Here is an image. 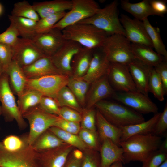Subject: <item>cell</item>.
<instances>
[{"label": "cell", "mask_w": 167, "mask_h": 167, "mask_svg": "<svg viewBox=\"0 0 167 167\" xmlns=\"http://www.w3.org/2000/svg\"><path fill=\"white\" fill-rule=\"evenodd\" d=\"M59 116L66 120L80 123L81 119V113L74 109L66 106L60 107Z\"/></svg>", "instance_id": "obj_50"}, {"label": "cell", "mask_w": 167, "mask_h": 167, "mask_svg": "<svg viewBox=\"0 0 167 167\" xmlns=\"http://www.w3.org/2000/svg\"><path fill=\"white\" fill-rule=\"evenodd\" d=\"M43 95L33 89L25 90L18 97L17 104L22 115L30 108L38 105Z\"/></svg>", "instance_id": "obj_33"}, {"label": "cell", "mask_w": 167, "mask_h": 167, "mask_svg": "<svg viewBox=\"0 0 167 167\" xmlns=\"http://www.w3.org/2000/svg\"><path fill=\"white\" fill-rule=\"evenodd\" d=\"M12 47V60L22 68L28 66L38 59L46 56L31 39L19 38Z\"/></svg>", "instance_id": "obj_13"}, {"label": "cell", "mask_w": 167, "mask_h": 167, "mask_svg": "<svg viewBox=\"0 0 167 167\" xmlns=\"http://www.w3.org/2000/svg\"><path fill=\"white\" fill-rule=\"evenodd\" d=\"M38 105L42 109L48 113L59 116L60 107L56 100L53 98L43 96Z\"/></svg>", "instance_id": "obj_44"}, {"label": "cell", "mask_w": 167, "mask_h": 167, "mask_svg": "<svg viewBox=\"0 0 167 167\" xmlns=\"http://www.w3.org/2000/svg\"><path fill=\"white\" fill-rule=\"evenodd\" d=\"M96 125L97 131L101 142L104 139H108L118 146L121 147L122 135L121 128L108 122L96 109Z\"/></svg>", "instance_id": "obj_23"}, {"label": "cell", "mask_w": 167, "mask_h": 167, "mask_svg": "<svg viewBox=\"0 0 167 167\" xmlns=\"http://www.w3.org/2000/svg\"><path fill=\"white\" fill-rule=\"evenodd\" d=\"M131 46L135 58L151 66H155L165 59L146 45L131 43Z\"/></svg>", "instance_id": "obj_28"}, {"label": "cell", "mask_w": 167, "mask_h": 167, "mask_svg": "<svg viewBox=\"0 0 167 167\" xmlns=\"http://www.w3.org/2000/svg\"><path fill=\"white\" fill-rule=\"evenodd\" d=\"M82 160V158L75 157L72 151L68 156L63 167H81Z\"/></svg>", "instance_id": "obj_53"}, {"label": "cell", "mask_w": 167, "mask_h": 167, "mask_svg": "<svg viewBox=\"0 0 167 167\" xmlns=\"http://www.w3.org/2000/svg\"><path fill=\"white\" fill-rule=\"evenodd\" d=\"M0 167H41L39 153L28 142L21 149L12 152L0 141Z\"/></svg>", "instance_id": "obj_5"}, {"label": "cell", "mask_w": 167, "mask_h": 167, "mask_svg": "<svg viewBox=\"0 0 167 167\" xmlns=\"http://www.w3.org/2000/svg\"><path fill=\"white\" fill-rule=\"evenodd\" d=\"M149 92L160 101L164 100L165 96L161 81L153 67L150 72L148 85Z\"/></svg>", "instance_id": "obj_38"}, {"label": "cell", "mask_w": 167, "mask_h": 167, "mask_svg": "<svg viewBox=\"0 0 167 167\" xmlns=\"http://www.w3.org/2000/svg\"><path fill=\"white\" fill-rule=\"evenodd\" d=\"M49 129L65 143L75 148L82 152L88 148L78 135L65 131L55 126H52Z\"/></svg>", "instance_id": "obj_36"}, {"label": "cell", "mask_w": 167, "mask_h": 167, "mask_svg": "<svg viewBox=\"0 0 167 167\" xmlns=\"http://www.w3.org/2000/svg\"><path fill=\"white\" fill-rule=\"evenodd\" d=\"M74 148L67 144L38 152L41 167H63Z\"/></svg>", "instance_id": "obj_20"}, {"label": "cell", "mask_w": 167, "mask_h": 167, "mask_svg": "<svg viewBox=\"0 0 167 167\" xmlns=\"http://www.w3.org/2000/svg\"><path fill=\"white\" fill-rule=\"evenodd\" d=\"M28 134L21 137L15 135L6 136L3 139L2 143L7 150L12 152L18 151L22 149L28 141Z\"/></svg>", "instance_id": "obj_41"}, {"label": "cell", "mask_w": 167, "mask_h": 167, "mask_svg": "<svg viewBox=\"0 0 167 167\" xmlns=\"http://www.w3.org/2000/svg\"><path fill=\"white\" fill-rule=\"evenodd\" d=\"M167 130V105H165L162 112L161 113L154 127L152 134L160 136Z\"/></svg>", "instance_id": "obj_49"}, {"label": "cell", "mask_w": 167, "mask_h": 167, "mask_svg": "<svg viewBox=\"0 0 167 167\" xmlns=\"http://www.w3.org/2000/svg\"><path fill=\"white\" fill-rule=\"evenodd\" d=\"M107 75L110 84L115 92L138 91L127 65L110 62Z\"/></svg>", "instance_id": "obj_12"}, {"label": "cell", "mask_w": 167, "mask_h": 167, "mask_svg": "<svg viewBox=\"0 0 167 167\" xmlns=\"http://www.w3.org/2000/svg\"><path fill=\"white\" fill-rule=\"evenodd\" d=\"M160 150L167 153V138L163 141L161 142L159 149Z\"/></svg>", "instance_id": "obj_54"}, {"label": "cell", "mask_w": 167, "mask_h": 167, "mask_svg": "<svg viewBox=\"0 0 167 167\" xmlns=\"http://www.w3.org/2000/svg\"><path fill=\"white\" fill-rule=\"evenodd\" d=\"M94 49L82 47L75 55L72 60V77L76 78L83 77L86 73L93 54Z\"/></svg>", "instance_id": "obj_26"}, {"label": "cell", "mask_w": 167, "mask_h": 167, "mask_svg": "<svg viewBox=\"0 0 167 167\" xmlns=\"http://www.w3.org/2000/svg\"><path fill=\"white\" fill-rule=\"evenodd\" d=\"M118 1L114 0L105 7L100 8L92 16L79 23L92 24L108 36L119 34L125 36L124 30L118 17Z\"/></svg>", "instance_id": "obj_4"}, {"label": "cell", "mask_w": 167, "mask_h": 167, "mask_svg": "<svg viewBox=\"0 0 167 167\" xmlns=\"http://www.w3.org/2000/svg\"><path fill=\"white\" fill-rule=\"evenodd\" d=\"M122 8L129 13L134 19L143 21L154 14L150 5L149 0H143L139 2L132 3L127 0L121 1Z\"/></svg>", "instance_id": "obj_29"}, {"label": "cell", "mask_w": 167, "mask_h": 167, "mask_svg": "<svg viewBox=\"0 0 167 167\" xmlns=\"http://www.w3.org/2000/svg\"><path fill=\"white\" fill-rule=\"evenodd\" d=\"M133 81L139 92L148 96V83L153 67L135 58L127 64Z\"/></svg>", "instance_id": "obj_19"}, {"label": "cell", "mask_w": 167, "mask_h": 167, "mask_svg": "<svg viewBox=\"0 0 167 167\" xmlns=\"http://www.w3.org/2000/svg\"><path fill=\"white\" fill-rule=\"evenodd\" d=\"M2 114V109L1 106V105H0V116ZM1 129V128L0 127V130Z\"/></svg>", "instance_id": "obj_58"}, {"label": "cell", "mask_w": 167, "mask_h": 167, "mask_svg": "<svg viewBox=\"0 0 167 167\" xmlns=\"http://www.w3.org/2000/svg\"><path fill=\"white\" fill-rule=\"evenodd\" d=\"M94 106L108 122L118 128L145 121L142 114L118 101L103 100Z\"/></svg>", "instance_id": "obj_2"}, {"label": "cell", "mask_w": 167, "mask_h": 167, "mask_svg": "<svg viewBox=\"0 0 167 167\" xmlns=\"http://www.w3.org/2000/svg\"><path fill=\"white\" fill-rule=\"evenodd\" d=\"M149 2L154 15L162 17L167 13L166 1L149 0Z\"/></svg>", "instance_id": "obj_52"}, {"label": "cell", "mask_w": 167, "mask_h": 167, "mask_svg": "<svg viewBox=\"0 0 167 167\" xmlns=\"http://www.w3.org/2000/svg\"><path fill=\"white\" fill-rule=\"evenodd\" d=\"M3 72V68L0 62V77Z\"/></svg>", "instance_id": "obj_56"}, {"label": "cell", "mask_w": 167, "mask_h": 167, "mask_svg": "<svg viewBox=\"0 0 167 167\" xmlns=\"http://www.w3.org/2000/svg\"><path fill=\"white\" fill-rule=\"evenodd\" d=\"M19 36L14 25L10 23L5 31L0 34V43L6 44L13 47L17 43Z\"/></svg>", "instance_id": "obj_45"}, {"label": "cell", "mask_w": 167, "mask_h": 167, "mask_svg": "<svg viewBox=\"0 0 167 167\" xmlns=\"http://www.w3.org/2000/svg\"><path fill=\"white\" fill-rule=\"evenodd\" d=\"M101 167H109L114 162L120 161L123 164V150L110 139L105 138L101 141L99 152Z\"/></svg>", "instance_id": "obj_22"}, {"label": "cell", "mask_w": 167, "mask_h": 167, "mask_svg": "<svg viewBox=\"0 0 167 167\" xmlns=\"http://www.w3.org/2000/svg\"><path fill=\"white\" fill-rule=\"evenodd\" d=\"M96 110L93 107L90 108H84L81 113V129L96 131Z\"/></svg>", "instance_id": "obj_42"}, {"label": "cell", "mask_w": 167, "mask_h": 167, "mask_svg": "<svg viewBox=\"0 0 167 167\" xmlns=\"http://www.w3.org/2000/svg\"><path fill=\"white\" fill-rule=\"evenodd\" d=\"M10 23L15 28L19 36L32 40L36 35V28L37 21L11 15L8 16Z\"/></svg>", "instance_id": "obj_31"}, {"label": "cell", "mask_w": 167, "mask_h": 167, "mask_svg": "<svg viewBox=\"0 0 167 167\" xmlns=\"http://www.w3.org/2000/svg\"><path fill=\"white\" fill-rule=\"evenodd\" d=\"M70 77L64 75H52L27 79L25 90H34L43 96L55 99L60 90L67 85Z\"/></svg>", "instance_id": "obj_10"}, {"label": "cell", "mask_w": 167, "mask_h": 167, "mask_svg": "<svg viewBox=\"0 0 167 167\" xmlns=\"http://www.w3.org/2000/svg\"><path fill=\"white\" fill-rule=\"evenodd\" d=\"M53 126L58 127L65 131L78 135L81 129L80 122L66 120L62 118Z\"/></svg>", "instance_id": "obj_48"}, {"label": "cell", "mask_w": 167, "mask_h": 167, "mask_svg": "<svg viewBox=\"0 0 167 167\" xmlns=\"http://www.w3.org/2000/svg\"><path fill=\"white\" fill-rule=\"evenodd\" d=\"M11 15L37 21L40 17L34 8L28 1L24 0L14 4Z\"/></svg>", "instance_id": "obj_37"}, {"label": "cell", "mask_w": 167, "mask_h": 167, "mask_svg": "<svg viewBox=\"0 0 167 167\" xmlns=\"http://www.w3.org/2000/svg\"><path fill=\"white\" fill-rule=\"evenodd\" d=\"M86 98V108L93 107L98 102L112 97L115 92L109 81L107 75H104L90 84Z\"/></svg>", "instance_id": "obj_17"}, {"label": "cell", "mask_w": 167, "mask_h": 167, "mask_svg": "<svg viewBox=\"0 0 167 167\" xmlns=\"http://www.w3.org/2000/svg\"><path fill=\"white\" fill-rule=\"evenodd\" d=\"M13 56L12 47L0 43V62L2 66L3 72H6L12 60Z\"/></svg>", "instance_id": "obj_47"}, {"label": "cell", "mask_w": 167, "mask_h": 167, "mask_svg": "<svg viewBox=\"0 0 167 167\" xmlns=\"http://www.w3.org/2000/svg\"><path fill=\"white\" fill-rule=\"evenodd\" d=\"M27 79L52 75H63L55 66L50 57L45 56L31 65L22 68Z\"/></svg>", "instance_id": "obj_21"}, {"label": "cell", "mask_w": 167, "mask_h": 167, "mask_svg": "<svg viewBox=\"0 0 167 167\" xmlns=\"http://www.w3.org/2000/svg\"><path fill=\"white\" fill-rule=\"evenodd\" d=\"M90 85L82 78H76L72 76L69 78L67 86L83 108L86 106V96Z\"/></svg>", "instance_id": "obj_32"}, {"label": "cell", "mask_w": 167, "mask_h": 167, "mask_svg": "<svg viewBox=\"0 0 167 167\" xmlns=\"http://www.w3.org/2000/svg\"><path fill=\"white\" fill-rule=\"evenodd\" d=\"M78 135L88 148L99 152L101 142L97 131L81 129Z\"/></svg>", "instance_id": "obj_40"}, {"label": "cell", "mask_w": 167, "mask_h": 167, "mask_svg": "<svg viewBox=\"0 0 167 167\" xmlns=\"http://www.w3.org/2000/svg\"><path fill=\"white\" fill-rule=\"evenodd\" d=\"M161 113L158 112L154 114L152 118L147 121L120 128L122 131L121 142L135 135L152 134Z\"/></svg>", "instance_id": "obj_27"}, {"label": "cell", "mask_w": 167, "mask_h": 167, "mask_svg": "<svg viewBox=\"0 0 167 167\" xmlns=\"http://www.w3.org/2000/svg\"><path fill=\"white\" fill-rule=\"evenodd\" d=\"M71 9L54 26L62 30L66 27L78 23L95 14L100 8L94 0H72Z\"/></svg>", "instance_id": "obj_9"}, {"label": "cell", "mask_w": 167, "mask_h": 167, "mask_svg": "<svg viewBox=\"0 0 167 167\" xmlns=\"http://www.w3.org/2000/svg\"><path fill=\"white\" fill-rule=\"evenodd\" d=\"M143 22L151 41L153 48L157 53L167 59V51L161 37L159 28L152 26L148 18Z\"/></svg>", "instance_id": "obj_34"}, {"label": "cell", "mask_w": 167, "mask_h": 167, "mask_svg": "<svg viewBox=\"0 0 167 167\" xmlns=\"http://www.w3.org/2000/svg\"><path fill=\"white\" fill-rule=\"evenodd\" d=\"M110 62L101 48L94 49L92 58L88 69L82 78L90 84L107 75Z\"/></svg>", "instance_id": "obj_18"}, {"label": "cell", "mask_w": 167, "mask_h": 167, "mask_svg": "<svg viewBox=\"0 0 167 167\" xmlns=\"http://www.w3.org/2000/svg\"><path fill=\"white\" fill-rule=\"evenodd\" d=\"M3 11V8L2 5L0 3V16L2 14Z\"/></svg>", "instance_id": "obj_57"}, {"label": "cell", "mask_w": 167, "mask_h": 167, "mask_svg": "<svg viewBox=\"0 0 167 167\" xmlns=\"http://www.w3.org/2000/svg\"><path fill=\"white\" fill-rule=\"evenodd\" d=\"M22 116L29 123L30 130L28 141L30 145L41 134L54 126L61 118L59 116L46 112L38 105L28 109Z\"/></svg>", "instance_id": "obj_8"}, {"label": "cell", "mask_w": 167, "mask_h": 167, "mask_svg": "<svg viewBox=\"0 0 167 167\" xmlns=\"http://www.w3.org/2000/svg\"><path fill=\"white\" fill-rule=\"evenodd\" d=\"M112 97L117 101L142 114H155L158 112V107L148 96L139 91L115 92Z\"/></svg>", "instance_id": "obj_11"}, {"label": "cell", "mask_w": 167, "mask_h": 167, "mask_svg": "<svg viewBox=\"0 0 167 167\" xmlns=\"http://www.w3.org/2000/svg\"><path fill=\"white\" fill-rule=\"evenodd\" d=\"M32 40L45 56L50 57L59 50L66 41L62 30L56 28L44 33L36 34Z\"/></svg>", "instance_id": "obj_16"}, {"label": "cell", "mask_w": 167, "mask_h": 167, "mask_svg": "<svg viewBox=\"0 0 167 167\" xmlns=\"http://www.w3.org/2000/svg\"><path fill=\"white\" fill-rule=\"evenodd\" d=\"M153 67L161 81L165 95H166L167 94V59H164Z\"/></svg>", "instance_id": "obj_51"}, {"label": "cell", "mask_w": 167, "mask_h": 167, "mask_svg": "<svg viewBox=\"0 0 167 167\" xmlns=\"http://www.w3.org/2000/svg\"><path fill=\"white\" fill-rule=\"evenodd\" d=\"M66 144L48 129L41 134L31 146L35 151L39 152Z\"/></svg>", "instance_id": "obj_30"}, {"label": "cell", "mask_w": 167, "mask_h": 167, "mask_svg": "<svg viewBox=\"0 0 167 167\" xmlns=\"http://www.w3.org/2000/svg\"><path fill=\"white\" fill-rule=\"evenodd\" d=\"M66 11L61 12L43 18L37 21L36 28V34L47 32L53 28L55 25L66 14Z\"/></svg>", "instance_id": "obj_39"}, {"label": "cell", "mask_w": 167, "mask_h": 167, "mask_svg": "<svg viewBox=\"0 0 167 167\" xmlns=\"http://www.w3.org/2000/svg\"><path fill=\"white\" fill-rule=\"evenodd\" d=\"M167 159V153L158 149L142 162V167H158Z\"/></svg>", "instance_id": "obj_46"}, {"label": "cell", "mask_w": 167, "mask_h": 167, "mask_svg": "<svg viewBox=\"0 0 167 167\" xmlns=\"http://www.w3.org/2000/svg\"><path fill=\"white\" fill-rule=\"evenodd\" d=\"M55 100L60 107H69L81 113L83 110L84 108L80 105L75 95L67 86L60 90Z\"/></svg>", "instance_id": "obj_35"}, {"label": "cell", "mask_w": 167, "mask_h": 167, "mask_svg": "<svg viewBox=\"0 0 167 167\" xmlns=\"http://www.w3.org/2000/svg\"><path fill=\"white\" fill-rule=\"evenodd\" d=\"M82 47L75 41L66 40L59 50L50 57L55 66L62 74L72 76V60Z\"/></svg>", "instance_id": "obj_15"}, {"label": "cell", "mask_w": 167, "mask_h": 167, "mask_svg": "<svg viewBox=\"0 0 167 167\" xmlns=\"http://www.w3.org/2000/svg\"><path fill=\"white\" fill-rule=\"evenodd\" d=\"M14 94L10 86L7 75L3 72L0 77V102L2 114L5 121L15 120L19 129L24 130L28 124L19 111Z\"/></svg>", "instance_id": "obj_6"}, {"label": "cell", "mask_w": 167, "mask_h": 167, "mask_svg": "<svg viewBox=\"0 0 167 167\" xmlns=\"http://www.w3.org/2000/svg\"><path fill=\"white\" fill-rule=\"evenodd\" d=\"M83 152L81 167H101L99 152L88 148Z\"/></svg>", "instance_id": "obj_43"}, {"label": "cell", "mask_w": 167, "mask_h": 167, "mask_svg": "<svg viewBox=\"0 0 167 167\" xmlns=\"http://www.w3.org/2000/svg\"><path fill=\"white\" fill-rule=\"evenodd\" d=\"M131 44L124 36L115 34L108 36L101 48L110 62L127 65L135 58Z\"/></svg>", "instance_id": "obj_7"}, {"label": "cell", "mask_w": 167, "mask_h": 167, "mask_svg": "<svg viewBox=\"0 0 167 167\" xmlns=\"http://www.w3.org/2000/svg\"><path fill=\"white\" fill-rule=\"evenodd\" d=\"M40 18L70 10L72 0H53L34 2L32 5Z\"/></svg>", "instance_id": "obj_24"}, {"label": "cell", "mask_w": 167, "mask_h": 167, "mask_svg": "<svg viewBox=\"0 0 167 167\" xmlns=\"http://www.w3.org/2000/svg\"><path fill=\"white\" fill-rule=\"evenodd\" d=\"M65 40L75 41L82 47L94 49L101 48L108 36L103 31L94 25L78 23L62 30Z\"/></svg>", "instance_id": "obj_3"}, {"label": "cell", "mask_w": 167, "mask_h": 167, "mask_svg": "<svg viewBox=\"0 0 167 167\" xmlns=\"http://www.w3.org/2000/svg\"><path fill=\"white\" fill-rule=\"evenodd\" d=\"M5 73L7 75L12 91L18 97L25 90L27 80L22 68L12 60Z\"/></svg>", "instance_id": "obj_25"}, {"label": "cell", "mask_w": 167, "mask_h": 167, "mask_svg": "<svg viewBox=\"0 0 167 167\" xmlns=\"http://www.w3.org/2000/svg\"><path fill=\"white\" fill-rule=\"evenodd\" d=\"M123 164L121 161H117L113 163L109 167H125L123 166Z\"/></svg>", "instance_id": "obj_55"}, {"label": "cell", "mask_w": 167, "mask_h": 167, "mask_svg": "<svg viewBox=\"0 0 167 167\" xmlns=\"http://www.w3.org/2000/svg\"><path fill=\"white\" fill-rule=\"evenodd\" d=\"M161 142V136L152 134L135 135L121 142L120 146L123 150V164L132 161L143 162L159 149Z\"/></svg>", "instance_id": "obj_1"}, {"label": "cell", "mask_w": 167, "mask_h": 167, "mask_svg": "<svg viewBox=\"0 0 167 167\" xmlns=\"http://www.w3.org/2000/svg\"><path fill=\"white\" fill-rule=\"evenodd\" d=\"M120 20L124 30L125 37L131 43L144 45L153 48L143 21L132 19L123 14L121 15Z\"/></svg>", "instance_id": "obj_14"}]
</instances>
